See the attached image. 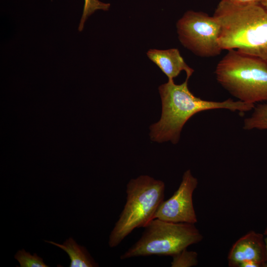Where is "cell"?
Wrapping results in <instances>:
<instances>
[{
  "label": "cell",
  "mask_w": 267,
  "mask_h": 267,
  "mask_svg": "<svg viewBox=\"0 0 267 267\" xmlns=\"http://www.w3.org/2000/svg\"><path fill=\"white\" fill-rule=\"evenodd\" d=\"M188 79L177 85L174 80L159 87L162 101L159 121L150 127L151 139L159 143L170 141L177 143L182 128L196 113L209 110L225 109L244 113L253 109L255 104L228 98L223 101L205 100L195 96L189 89Z\"/></svg>",
  "instance_id": "cell-1"
},
{
  "label": "cell",
  "mask_w": 267,
  "mask_h": 267,
  "mask_svg": "<svg viewBox=\"0 0 267 267\" xmlns=\"http://www.w3.org/2000/svg\"><path fill=\"white\" fill-rule=\"evenodd\" d=\"M172 267H191L198 264V254L195 251L184 249L172 256Z\"/></svg>",
  "instance_id": "cell-12"
},
{
  "label": "cell",
  "mask_w": 267,
  "mask_h": 267,
  "mask_svg": "<svg viewBox=\"0 0 267 267\" xmlns=\"http://www.w3.org/2000/svg\"><path fill=\"white\" fill-rule=\"evenodd\" d=\"M14 258L19 262L20 267H47L43 259L36 253L31 255L24 249L18 250Z\"/></svg>",
  "instance_id": "cell-13"
},
{
  "label": "cell",
  "mask_w": 267,
  "mask_h": 267,
  "mask_svg": "<svg viewBox=\"0 0 267 267\" xmlns=\"http://www.w3.org/2000/svg\"><path fill=\"white\" fill-rule=\"evenodd\" d=\"M262 5L267 10V0H263Z\"/></svg>",
  "instance_id": "cell-17"
},
{
  "label": "cell",
  "mask_w": 267,
  "mask_h": 267,
  "mask_svg": "<svg viewBox=\"0 0 267 267\" xmlns=\"http://www.w3.org/2000/svg\"><path fill=\"white\" fill-rule=\"evenodd\" d=\"M144 228L141 236L120 256L121 260L151 255L172 257L203 238L192 223L154 219Z\"/></svg>",
  "instance_id": "cell-5"
},
{
  "label": "cell",
  "mask_w": 267,
  "mask_h": 267,
  "mask_svg": "<svg viewBox=\"0 0 267 267\" xmlns=\"http://www.w3.org/2000/svg\"><path fill=\"white\" fill-rule=\"evenodd\" d=\"M218 63V82L242 102L267 101V64L235 49L227 50Z\"/></svg>",
  "instance_id": "cell-3"
},
{
  "label": "cell",
  "mask_w": 267,
  "mask_h": 267,
  "mask_svg": "<svg viewBox=\"0 0 267 267\" xmlns=\"http://www.w3.org/2000/svg\"><path fill=\"white\" fill-rule=\"evenodd\" d=\"M198 183L190 170H186L177 190L169 199L164 200L160 205L154 219L173 222L196 223L197 218L192 196Z\"/></svg>",
  "instance_id": "cell-7"
},
{
  "label": "cell",
  "mask_w": 267,
  "mask_h": 267,
  "mask_svg": "<svg viewBox=\"0 0 267 267\" xmlns=\"http://www.w3.org/2000/svg\"><path fill=\"white\" fill-rule=\"evenodd\" d=\"M110 6V3H104L99 0H84L83 11L78 28L79 31L83 30L85 22L89 16L97 10H108Z\"/></svg>",
  "instance_id": "cell-14"
},
{
  "label": "cell",
  "mask_w": 267,
  "mask_h": 267,
  "mask_svg": "<svg viewBox=\"0 0 267 267\" xmlns=\"http://www.w3.org/2000/svg\"><path fill=\"white\" fill-rule=\"evenodd\" d=\"M253 109L252 115L244 119L243 129L267 130V101L258 104Z\"/></svg>",
  "instance_id": "cell-11"
},
{
  "label": "cell",
  "mask_w": 267,
  "mask_h": 267,
  "mask_svg": "<svg viewBox=\"0 0 267 267\" xmlns=\"http://www.w3.org/2000/svg\"><path fill=\"white\" fill-rule=\"evenodd\" d=\"M176 27L180 42L196 55L215 57L222 51L219 43L221 27L214 16L188 10L178 21Z\"/></svg>",
  "instance_id": "cell-6"
},
{
  "label": "cell",
  "mask_w": 267,
  "mask_h": 267,
  "mask_svg": "<svg viewBox=\"0 0 267 267\" xmlns=\"http://www.w3.org/2000/svg\"><path fill=\"white\" fill-rule=\"evenodd\" d=\"M213 16L221 25L222 50L235 49L267 64V10L262 4L220 0Z\"/></svg>",
  "instance_id": "cell-2"
},
{
  "label": "cell",
  "mask_w": 267,
  "mask_h": 267,
  "mask_svg": "<svg viewBox=\"0 0 267 267\" xmlns=\"http://www.w3.org/2000/svg\"><path fill=\"white\" fill-rule=\"evenodd\" d=\"M235 4H262L263 0H221Z\"/></svg>",
  "instance_id": "cell-15"
},
{
  "label": "cell",
  "mask_w": 267,
  "mask_h": 267,
  "mask_svg": "<svg viewBox=\"0 0 267 267\" xmlns=\"http://www.w3.org/2000/svg\"><path fill=\"white\" fill-rule=\"evenodd\" d=\"M264 235L266 236V237H264V241L265 243V245H266L267 252V226L265 230V231L264 232Z\"/></svg>",
  "instance_id": "cell-16"
},
{
  "label": "cell",
  "mask_w": 267,
  "mask_h": 267,
  "mask_svg": "<svg viewBox=\"0 0 267 267\" xmlns=\"http://www.w3.org/2000/svg\"><path fill=\"white\" fill-rule=\"evenodd\" d=\"M228 265L230 267H239L243 262L254 261L267 267V252L264 235L250 231L239 238L228 253Z\"/></svg>",
  "instance_id": "cell-8"
},
{
  "label": "cell",
  "mask_w": 267,
  "mask_h": 267,
  "mask_svg": "<svg viewBox=\"0 0 267 267\" xmlns=\"http://www.w3.org/2000/svg\"><path fill=\"white\" fill-rule=\"evenodd\" d=\"M45 241L58 247L67 253L71 261L70 267H97L99 266L86 248L78 244L72 237L67 239L62 244L51 241Z\"/></svg>",
  "instance_id": "cell-10"
},
{
  "label": "cell",
  "mask_w": 267,
  "mask_h": 267,
  "mask_svg": "<svg viewBox=\"0 0 267 267\" xmlns=\"http://www.w3.org/2000/svg\"><path fill=\"white\" fill-rule=\"evenodd\" d=\"M165 183L148 175L131 179L127 184V200L109 237L111 248L118 246L135 228L144 227L154 219L164 201Z\"/></svg>",
  "instance_id": "cell-4"
},
{
  "label": "cell",
  "mask_w": 267,
  "mask_h": 267,
  "mask_svg": "<svg viewBox=\"0 0 267 267\" xmlns=\"http://www.w3.org/2000/svg\"><path fill=\"white\" fill-rule=\"evenodd\" d=\"M147 55L168 77V80H174L182 71L185 72L186 79H189L194 72V70L185 63L177 48L151 49L147 51Z\"/></svg>",
  "instance_id": "cell-9"
}]
</instances>
